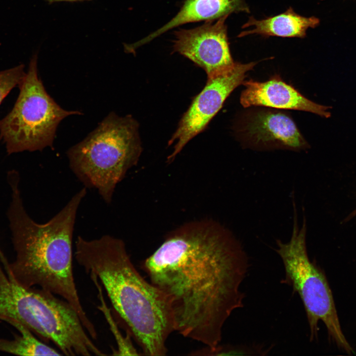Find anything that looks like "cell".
Segmentation results:
<instances>
[{"label":"cell","instance_id":"cell-9","mask_svg":"<svg viewBox=\"0 0 356 356\" xmlns=\"http://www.w3.org/2000/svg\"><path fill=\"white\" fill-rule=\"evenodd\" d=\"M228 16L175 31L173 51L203 69L208 77L230 68L235 62L230 53L225 24Z\"/></svg>","mask_w":356,"mask_h":356},{"label":"cell","instance_id":"cell-12","mask_svg":"<svg viewBox=\"0 0 356 356\" xmlns=\"http://www.w3.org/2000/svg\"><path fill=\"white\" fill-rule=\"evenodd\" d=\"M238 13H250L246 0H184L179 11L170 21L132 44V47L136 49L168 31L185 24L215 21L224 16Z\"/></svg>","mask_w":356,"mask_h":356},{"label":"cell","instance_id":"cell-7","mask_svg":"<svg viewBox=\"0 0 356 356\" xmlns=\"http://www.w3.org/2000/svg\"><path fill=\"white\" fill-rule=\"evenodd\" d=\"M11 110L0 119V140L8 154L52 147L60 122L79 111L63 109L46 92L38 75L37 55L30 60Z\"/></svg>","mask_w":356,"mask_h":356},{"label":"cell","instance_id":"cell-11","mask_svg":"<svg viewBox=\"0 0 356 356\" xmlns=\"http://www.w3.org/2000/svg\"><path fill=\"white\" fill-rule=\"evenodd\" d=\"M244 132L257 147L293 150L308 147L294 122L281 113L262 111L254 113L247 120Z\"/></svg>","mask_w":356,"mask_h":356},{"label":"cell","instance_id":"cell-2","mask_svg":"<svg viewBox=\"0 0 356 356\" xmlns=\"http://www.w3.org/2000/svg\"><path fill=\"white\" fill-rule=\"evenodd\" d=\"M10 200L7 215L15 256L5 261L21 284L39 288L63 298L75 310L90 334L96 329L81 303L73 270L72 242L78 208L87 193L86 187L47 222L39 223L27 213L20 189V177L8 172Z\"/></svg>","mask_w":356,"mask_h":356},{"label":"cell","instance_id":"cell-1","mask_svg":"<svg viewBox=\"0 0 356 356\" xmlns=\"http://www.w3.org/2000/svg\"><path fill=\"white\" fill-rule=\"evenodd\" d=\"M167 297L175 331L214 349L233 312L249 267L240 243L221 226L196 225L167 238L142 265Z\"/></svg>","mask_w":356,"mask_h":356},{"label":"cell","instance_id":"cell-6","mask_svg":"<svg viewBox=\"0 0 356 356\" xmlns=\"http://www.w3.org/2000/svg\"><path fill=\"white\" fill-rule=\"evenodd\" d=\"M293 203L294 223L290 240L286 243L279 239L276 241V251L282 259L285 269L282 282L292 286L303 303L309 325L310 340L317 338L318 323L321 320L332 340L346 352L353 353V349L342 331L326 278L308 256L306 218L304 216L302 226L299 228L296 205Z\"/></svg>","mask_w":356,"mask_h":356},{"label":"cell","instance_id":"cell-3","mask_svg":"<svg viewBox=\"0 0 356 356\" xmlns=\"http://www.w3.org/2000/svg\"><path fill=\"white\" fill-rule=\"evenodd\" d=\"M76 260L99 279L110 301L144 355L165 356L175 331L170 304L164 293L137 271L121 239L104 235L76 241Z\"/></svg>","mask_w":356,"mask_h":356},{"label":"cell","instance_id":"cell-13","mask_svg":"<svg viewBox=\"0 0 356 356\" xmlns=\"http://www.w3.org/2000/svg\"><path fill=\"white\" fill-rule=\"evenodd\" d=\"M320 24L319 19L312 16L306 17L297 13L294 8L289 6L285 11L264 19H257L253 16L249 17L242 28H250L241 31L238 38L252 35L264 37H278L282 38H298L304 39L307 30L315 28Z\"/></svg>","mask_w":356,"mask_h":356},{"label":"cell","instance_id":"cell-14","mask_svg":"<svg viewBox=\"0 0 356 356\" xmlns=\"http://www.w3.org/2000/svg\"><path fill=\"white\" fill-rule=\"evenodd\" d=\"M18 332L12 339L0 338V352L18 356H59L62 354L38 340L24 325L10 324Z\"/></svg>","mask_w":356,"mask_h":356},{"label":"cell","instance_id":"cell-10","mask_svg":"<svg viewBox=\"0 0 356 356\" xmlns=\"http://www.w3.org/2000/svg\"><path fill=\"white\" fill-rule=\"evenodd\" d=\"M242 83L245 89L241 93L240 103L244 107L262 106L305 111L325 118L331 116L327 111L331 106L312 101L277 76L265 82L250 80Z\"/></svg>","mask_w":356,"mask_h":356},{"label":"cell","instance_id":"cell-16","mask_svg":"<svg viewBox=\"0 0 356 356\" xmlns=\"http://www.w3.org/2000/svg\"><path fill=\"white\" fill-rule=\"evenodd\" d=\"M93 282L98 291V297L101 301V306L99 307V309L104 313L106 319L110 324V327L113 329L112 331L117 341L118 349L117 351L116 352L117 353L116 355H139L137 351L134 347L129 337H124L120 331L117 329L115 322L113 321L104 302L102 293V288L99 284V282L97 279H95L93 280Z\"/></svg>","mask_w":356,"mask_h":356},{"label":"cell","instance_id":"cell-15","mask_svg":"<svg viewBox=\"0 0 356 356\" xmlns=\"http://www.w3.org/2000/svg\"><path fill=\"white\" fill-rule=\"evenodd\" d=\"M269 349L265 350L261 345H221L220 344L214 349L207 347L192 352V355L206 356H261L268 353Z\"/></svg>","mask_w":356,"mask_h":356},{"label":"cell","instance_id":"cell-4","mask_svg":"<svg viewBox=\"0 0 356 356\" xmlns=\"http://www.w3.org/2000/svg\"><path fill=\"white\" fill-rule=\"evenodd\" d=\"M0 250V320L21 323L34 334L53 342L66 356L96 355L92 341L74 308L65 300L13 276Z\"/></svg>","mask_w":356,"mask_h":356},{"label":"cell","instance_id":"cell-8","mask_svg":"<svg viewBox=\"0 0 356 356\" xmlns=\"http://www.w3.org/2000/svg\"><path fill=\"white\" fill-rule=\"evenodd\" d=\"M257 63L235 62L230 68L208 77L205 86L194 98L168 142L169 145L175 143L169 160H173L189 140L205 129L230 93L243 83L246 73Z\"/></svg>","mask_w":356,"mask_h":356},{"label":"cell","instance_id":"cell-18","mask_svg":"<svg viewBox=\"0 0 356 356\" xmlns=\"http://www.w3.org/2000/svg\"><path fill=\"white\" fill-rule=\"evenodd\" d=\"M49 3H52L54 2H61V1H67V2H77V1H88L91 0H46Z\"/></svg>","mask_w":356,"mask_h":356},{"label":"cell","instance_id":"cell-5","mask_svg":"<svg viewBox=\"0 0 356 356\" xmlns=\"http://www.w3.org/2000/svg\"><path fill=\"white\" fill-rule=\"evenodd\" d=\"M138 124L131 115L110 112L67 156L71 171L85 186L96 189L107 203L117 184L137 163L141 151Z\"/></svg>","mask_w":356,"mask_h":356},{"label":"cell","instance_id":"cell-17","mask_svg":"<svg viewBox=\"0 0 356 356\" xmlns=\"http://www.w3.org/2000/svg\"><path fill=\"white\" fill-rule=\"evenodd\" d=\"M26 74L23 64L0 71V104L14 87L19 86Z\"/></svg>","mask_w":356,"mask_h":356}]
</instances>
